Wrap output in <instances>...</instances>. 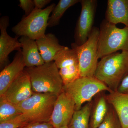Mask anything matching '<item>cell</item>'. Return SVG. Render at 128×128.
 <instances>
[{
	"mask_svg": "<svg viewBox=\"0 0 128 128\" xmlns=\"http://www.w3.org/2000/svg\"><path fill=\"white\" fill-rule=\"evenodd\" d=\"M128 75V52L122 51L106 56L98 62L95 77L113 92H116Z\"/></svg>",
	"mask_w": 128,
	"mask_h": 128,
	"instance_id": "6da1fadb",
	"label": "cell"
},
{
	"mask_svg": "<svg viewBox=\"0 0 128 128\" xmlns=\"http://www.w3.org/2000/svg\"><path fill=\"white\" fill-rule=\"evenodd\" d=\"M24 70L30 77L34 92L58 96L63 92L64 82L54 61L39 66L25 67Z\"/></svg>",
	"mask_w": 128,
	"mask_h": 128,
	"instance_id": "7a4b0ae2",
	"label": "cell"
},
{
	"mask_svg": "<svg viewBox=\"0 0 128 128\" xmlns=\"http://www.w3.org/2000/svg\"><path fill=\"white\" fill-rule=\"evenodd\" d=\"M58 96L52 93L34 92L30 98L17 105L29 124L48 122Z\"/></svg>",
	"mask_w": 128,
	"mask_h": 128,
	"instance_id": "3957f363",
	"label": "cell"
},
{
	"mask_svg": "<svg viewBox=\"0 0 128 128\" xmlns=\"http://www.w3.org/2000/svg\"><path fill=\"white\" fill-rule=\"evenodd\" d=\"M63 91L73 100L75 110H80L84 104L91 102L99 93L113 92L103 82L95 77H84L64 85Z\"/></svg>",
	"mask_w": 128,
	"mask_h": 128,
	"instance_id": "277c9868",
	"label": "cell"
},
{
	"mask_svg": "<svg viewBox=\"0 0 128 128\" xmlns=\"http://www.w3.org/2000/svg\"><path fill=\"white\" fill-rule=\"evenodd\" d=\"M100 30L98 59L118 50L128 52V27L118 28L104 20L101 23Z\"/></svg>",
	"mask_w": 128,
	"mask_h": 128,
	"instance_id": "5b68a950",
	"label": "cell"
},
{
	"mask_svg": "<svg viewBox=\"0 0 128 128\" xmlns=\"http://www.w3.org/2000/svg\"><path fill=\"white\" fill-rule=\"evenodd\" d=\"M56 6L53 3L44 9L35 8L30 15L24 16L22 20L12 28V31L19 37H27L35 41L41 38L46 34L50 16Z\"/></svg>",
	"mask_w": 128,
	"mask_h": 128,
	"instance_id": "8992f818",
	"label": "cell"
},
{
	"mask_svg": "<svg viewBox=\"0 0 128 128\" xmlns=\"http://www.w3.org/2000/svg\"><path fill=\"white\" fill-rule=\"evenodd\" d=\"M100 29L94 27L87 41L81 46L75 43L72 48L76 51L80 63V77H95L98 65V42Z\"/></svg>",
	"mask_w": 128,
	"mask_h": 128,
	"instance_id": "52a82bcc",
	"label": "cell"
},
{
	"mask_svg": "<svg viewBox=\"0 0 128 128\" xmlns=\"http://www.w3.org/2000/svg\"><path fill=\"white\" fill-rule=\"evenodd\" d=\"M54 61L58 69L64 85L80 78L79 59L74 50L64 46L55 56Z\"/></svg>",
	"mask_w": 128,
	"mask_h": 128,
	"instance_id": "ba28073f",
	"label": "cell"
},
{
	"mask_svg": "<svg viewBox=\"0 0 128 128\" xmlns=\"http://www.w3.org/2000/svg\"><path fill=\"white\" fill-rule=\"evenodd\" d=\"M96 0H81V12L75 30V43L81 46L87 41L94 27L97 5Z\"/></svg>",
	"mask_w": 128,
	"mask_h": 128,
	"instance_id": "9c48e42d",
	"label": "cell"
},
{
	"mask_svg": "<svg viewBox=\"0 0 128 128\" xmlns=\"http://www.w3.org/2000/svg\"><path fill=\"white\" fill-rule=\"evenodd\" d=\"M34 93L30 77L24 70L11 84L0 98L18 105L30 98Z\"/></svg>",
	"mask_w": 128,
	"mask_h": 128,
	"instance_id": "30bf717a",
	"label": "cell"
},
{
	"mask_svg": "<svg viewBox=\"0 0 128 128\" xmlns=\"http://www.w3.org/2000/svg\"><path fill=\"white\" fill-rule=\"evenodd\" d=\"M75 111L74 102L63 91L56 101L50 123L54 128L68 126Z\"/></svg>",
	"mask_w": 128,
	"mask_h": 128,
	"instance_id": "8fae6325",
	"label": "cell"
},
{
	"mask_svg": "<svg viewBox=\"0 0 128 128\" xmlns=\"http://www.w3.org/2000/svg\"><path fill=\"white\" fill-rule=\"evenodd\" d=\"M9 25V18L8 16H3L0 19V67L2 70L8 65L9 62V56L10 54L17 50L20 51L22 44L18 40L19 37H11L7 32Z\"/></svg>",
	"mask_w": 128,
	"mask_h": 128,
	"instance_id": "7c38bea8",
	"label": "cell"
},
{
	"mask_svg": "<svg viewBox=\"0 0 128 128\" xmlns=\"http://www.w3.org/2000/svg\"><path fill=\"white\" fill-rule=\"evenodd\" d=\"M25 67L22 50L18 51L13 61L0 73V97L4 95L9 86L24 71Z\"/></svg>",
	"mask_w": 128,
	"mask_h": 128,
	"instance_id": "4fadbf2b",
	"label": "cell"
},
{
	"mask_svg": "<svg viewBox=\"0 0 128 128\" xmlns=\"http://www.w3.org/2000/svg\"><path fill=\"white\" fill-rule=\"evenodd\" d=\"M105 18L112 24L122 23L128 27V0H108Z\"/></svg>",
	"mask_w": 128,
	"mask_h": 128,
	"instance_id": "5bb4252c",
	"label": "cell"
},
{
	"mask_svg": "<svg viewBox=\"0 0 128 128\" xmlns=\"http://www.w3.org/2000/svg\"><path fill=\"white\" fill-rule=\"evenodd\" d=\"M41 57L45 63L52 62L64 46L60 44L58 40L52 33L46 34L36 40Z\"/></svg>",
	"mask_w": 128,
	"mask_h": 128,
	"instance_id": "9a60e30c",
	"label": "cell"
},
{
	"mask_svg": "<svg viewBox=\"0 0 128 128\" xmlns=\"http://www.w3.org/2000/svg\"><path fill=\"white\" fill-rule=\"evenodd\" d=\"M19 41L22 44V52L26 67L39 66L45 63L39 52L36 41L25 36L21 37Z\"/></svg>",
	"mask_w": 128,
	"mask_h": 128,
	"instance_id": "2e32d148",
	"label": "cell"
},
{
	"mask_svg": "<svg viewBox=\"0 0 128 128\" xmlns=\"http://www.w3.org/2000/svg\"><path fill=\"white\" fill-rule=\"evenodd\" d=\"M106 98L116 113L122 128H128V94L113 92L106 95Z\"/></svg>",
	"mask_w": 128,
	"mask_h": 128,
	"instance_id": "e0dca14e",
	"label": "cell"
},
{
	"mask_svg": "<svg viewBox=\"0 0 128 128\" xmlns=\"http://www.w3.org/2000/svg\"><path fill=\"white\" fill-rule=\"evenodd\" d=\"M89 128H98L107 113L109 104L104 92L97 95L93 100Z\"/></svg>",
	"mask_w": 128,
	"mask_h": 128,
	"instance_id": "ac0fdd59",
	"label": "cell"
},
{
	"mask_svg": "<svg viewBox=\"0 0 128 128\" xmlns=\"http://www.w3.org/2000/svg\"><path fill=\"white\" fill-rule=\"evenodd\" d=\"M93 100L87 102L80 110L75 111L68 126L69 128H89Z\"/></svg>",
	"mask_w": 128,
	"mask_h": 128,
	"instance_id": "d6986e66",
	"label": "cell"
},
{
	"mask_svg": "<svg viewBox=\"0 0 128 128\" xmlns=\"http://www.w3.org/2000/svg\"><path fill=\"white\" fill-rule=\"evenodd\" d=\"M80 0H60L56 6L50 17L48 27H53L59 25L60 21L66 12L70 8L78 2Z\"/></svg>",
	"mask_w": 128,
	"mask_h": 128,
	"instance_id": "ffe728a7",
	"label": "cell"
},
{
	"mask_svg": "<svg viewBox=\"0 0 128 128\" xmlns=\"http://www.w3.org/2000/svg\"><path fill=\"white\" fill-rule=\"evenodd\" d=\"M22 114L17 105L0 98V123L13 119Z\"/></svg>",
	"mask_w": 128,
	"mask_h": 128,
	"instance_id": "44dd1931",
	"label": "cell"
},
{
	"mask_svg": "<svg viewBox=\"0 0 128 128\" xmlns=\"http://www.w3.org/2000/svg\"><path fill=\"white\" fill-rule=\"evenodd\" d=\"M98 128H122L116 113L109 104L106 116Z\"/></svg>",
	"mask_w": 128,
	"mask_h": 128,
	"instance_id": "7402d4cb",
	"label": "cell"
},
{
	"mask_svg": "<svg viewBox=\"0 0 128 128\" xmlns=\"http://www.w3.org/2000/svg\"><path fill=\"white\" fill-rule=\"evenodd\" d=\"M29 124L28 118L23 114L13 119L0 123V128H21Z\"/></svg>",
	"mask_w": 128,
	"mask_h": 128,
	"instance_id": "603a6c76",
	"label": "cell"
},
{
	"mask_svg": "<svg viewBox=\"0 0 128 128\" xmlns=\"http://www.w3.org/2000/svg\"><path fill=\"white\" fill-rule=\"evenodd\" d=\"M19 6L23 10L25 13V16L30 15L35 9L34 0H19Z\"/></svg>",
	"mask_w": 128,
	"mask_h": 128,
	"instance_id": "cb8c5ba5",
	"label": "cell"
},
{
	"mask_svg": "<svg viewBox=\"0 0 128 128\" xmlns=\"http://www.w3.org/2000/svg\"><path fill=\"white\" fill-rule=\"evenodd\" d=\"M21 128H54L50 122H36L28 124Z\"/></svg>",
	"mask_w": 128,
	"mask_h": 128,
	"instance_id": "d4e9b609",
	"label": "cell"
},
{
	"mask_svg": "<svg viewBox=\"0 0 128 128\" xmlns=\"http://www.w3.org/2000/svg\"><path fill=\"white\" fill-rule=\"evenodd\" d=\"M117 91L122 94H128V75L121 82Z\"/></svg>",
	"mask_w": 128,
	"mask_h": 128,
	"instance_id": "484cf974",
	"label": "cell"
},
{
	"mask_svg": "<svg viewBox=\"0 0 128 128\" xmlns=\"http://www.w3.org/2000/svg\"><path fill=\"white\" fill-rule=\"evenodd\" d=\"M52 1L51 0H34L35 9H42Z\"/></svg>",
	"mask_w": 128,
	"mask_h": 128,
	"instance_id": "4316f807",
	"label": "cell"
},
{
	"mask_svg": "<svg viewBox=\"0 0 128 128\" xmlns=\"http://www.w3.org/2000/svg\"><path fill=\"white\" fill-rule=\"evenodd\" d=\"M69 128L68 126H64L63 127H60V128Z\"/></svg>",
	"mask_w": 128,
	"mask_h": 128,
	"instance_id": "83f0119b",
	"label": "cell"
}]
</instances>
